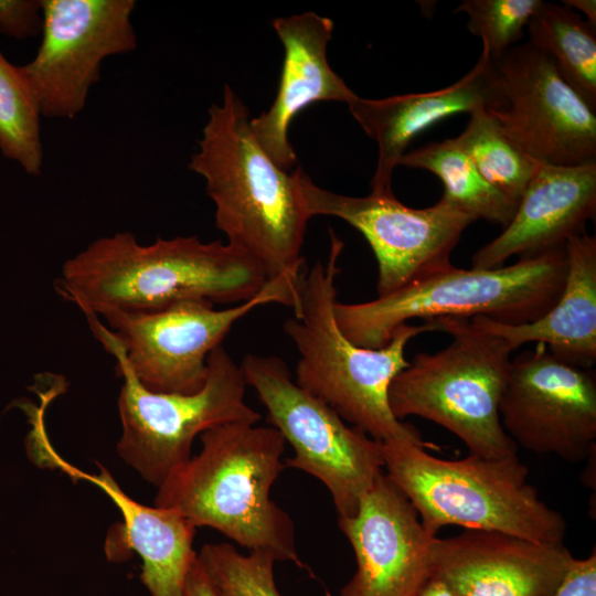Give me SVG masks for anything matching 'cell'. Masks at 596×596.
<instances>
[{
  "mask_svg": "<svg viewBox=\"0 0 596 596\" xmlns=\"http://www.w3.org/2000/svg\"><path fill=\"white\" fill-rule=\"evenodd\" d=\"M183 596H219L202 567L198 553L190 564L184 582Z\"/></svg>",
  "mask_w": 596,
  "mask_h": 596,
  "instance_id": "obj_30",
  "label": "cell"
},
{
  "mask_svg": "<svg viewBox=\"0 0 596 596\" xmlns=\"http://www.w3.org/2000/svg\"><path fill=\"white\" fill-rule=\"evenodd\" d=\"M42 39L21 71L42 117L72 119L100 79L105 58L137 47L134 0H41Z\"/></svg>",
  "mask_w": 596,
  "mask_h": 596,
  "instance_id": "obj_13",
  "label": "cell"
},
{
  "mask_svg": "<svg viewBox=\"0 0 596 596\" xmlns=\"http://www.w3.org/2000/svg\"><path fill=\"white\" fill-rule=\"evenodd\" d=\"M198 557L219 596H283L276 585V561L267 553H241L230 543L203 545Z\"/></svg>",
  "mask_w": 596,
  "mask_h": 596,
  "instance_id": "obj_26",
  "label": "cell"
},
{
  "mask_svg": "<svg viewBox=\"0 0 596 596\" xmlns=\"http://www.w3.org/2000/svg\"><path fill=\"white\" fill-rule=\"evenodd\" d=\"M517 446L576 462L596 445V374L555 358L544 345L511 360L499 404Z\"/></svg>",
  "mask_w": 596,
  "mask_h": 596,
  "instance_id": "obj_14",
  "label": "cell"
},
{
  "mask_svg": "<svg viewBox=\"0 0 596 596\" xmlns=\"http://www.w3.org/2000/svg\"><path fill=\"white\" fill-rule=\"evenodd\" d=\"M596 214V163H539L510 223L479 248L471 268L503 266L512 256L534 257L562 249Z\"/></svg>",
  "mask_w": 596,
  "mask_h": 596,
  "instance_id": "obj_17",
  "label": "cell"
},
{
  "mask_svg": "<svg viewBox=\"0 0 596 596\" xmlns=\"http://www.w3.org/2000/svg\"><path fill=\"white\" fill-rule=\"evenodd\" d=\"M385 475L416 510L425 531L436 536L446 525L493 531L540 543H563L564 517L547 505L528 481L517 455L437 458L427 448L383 443Z\"/></svg>",
  "mask_w": 596,
  "mask_h": 596,
  "instance_id": "obj_5",
  "label": "cell"
},
{
  "mask_svg": "<svg viewBox=\"0 0 596 596\" xmlns=\"http://www.w3.org/2000/svg\"><path fill=\"white\" fill-rule=\"evenodd\" d=\"M116 369L124 379L117 451L156 487L191 457L203 432L227 423L257 424L262 417L246 403L242 369L222 345L210 353L205 383L193 394L152 392L125 364L117 362Z\"/></svg>",
  "mask_w": 596,
  "mask_h": 596,
  "instance_id": "obj_10",
  "label": "cell"
},
{
  "mask_svg": "<svg viewBox=\"0 0 596 596\" xmlns=\"http://www.w3.org/2000/svg\"><path fill=\"white\" fill-rule=\"evenodd\" d=\"M563 4L576 11L578 14L583 13L588 22L596 25V1L595 0H564Z\"/></svg>",
  "mask_w": 596,
  "mask_h": 596,
  "instance_id": "obj_31",
  "label": "cell"
},
{
  "mask_svg": "<svg viewBox=\"0 0 596 596\" xmlns=\"http://www.w3.org/2000/svg\"><path fill=\"white\" fill-rule=\"evenodd\" d=\"M566 275L556 302L539 319L505 324L483 316L477 327L507 341L513 350L538 342L561 361L592 369L596 362V237L585 231L565 244Z\"/></svg>",
  "mask_w": 596,
  "mask_h": 596,
  "instance_id": "obj_21",
  "label": "cell"
},
{
  "mask_svg": "<svg viewBox=\"0 0 596 596\" xmlns=\"http://www.w3.org/2000/svg\"><path fill=\"white\" fill-rule=\"evenodd\" d=\"M41 118L21 67L0 52V151L31 175L43 167Z\"/></svg>",
  "mask_w": 596,
  "mask_h": 596,
  "instance_id": "obj_25",
  "label": "cell"
},
{
  "mask_svg": "<svg viewBox=\"0 0 596 596\" xmlns=\"http://www.w3.org/2000/svg\"><path fill=\"white\" fill-rule=\"evenodd\" d=\"M200 439L201 451L158 487L153 505L179 512L195 528L214 529L248 552L305 568L294 522L270 497L286 468L283 435L273 426L235 422Z\"/></svg>",
  "mask_w": 596,
  "mask_h": 596,
  "instance_id": "obj_4",
  "label": "cell"
},
{
  "mask_svg": "<svg viewBox=\"0 0 596 596\" xmlns=\"http://www.w3.org/2000/svg\"><path fill=\"white\" fill-rule=\"evenodd\" d=\"M542 0H464L455 12L468 17L467 28L482 41V50L498 60L519 44Z\"/></svg>",
  "mask_w": 596,
  "mask_h": 596,
  "instance_id": "obj_27",
  "label": "cell"
},
{
  "mask_svg": "<svg viewBox=\"0 0 596 596\" xmlns=\"http://www.w3.org/2000/svg\"><path fill=\"white\" fill-rule=\"evenodd\" d=\"M240 366L265 406L270 426L294 449V456L285 459L286 468L317 478L328 489L338 518L355 514L383 472V443L347 424L301 389L283 359L249 353Z\"/></svg>",
  "mask_w": 596,
  "mask_h": 596,
  "instance_id": "obj_9",
  "label": "cell"
},
{
  "mask_svg": "<svg viewBox=\"0 0 596 596\" xmlns=\"http://www.w3.org/2000/svg\"><path fill=\"white\" fill-rule=\"evenodd\" d=\"M267 283L263 269L227 243L177 236L142 245L131 232H120L68 258L56 290L87 317H98L155 311L185 299L237 305Z\"/></svg>",
  "mask_w": 596,
  "mask_h": 596,
  "instance_id": "obj_2",
  "label": "cell"
},
{
  "mask_svg": "<svg viewBox=\"0 0 596 596\" xmlns=\"http://www.w3.org/2000/svg\"><path fill=\"white\" fill-rule=\"evenodd\" d=\"M565 275V247L491 269L451 265L370 301H337L334 315L344 336L366 349L383 348L400 326L415 318L483 316L523 324L556 302Z\"/></svg>",
  "mask_w": 596,
  "mask_h": 596,
  "instance_id": "obj_6",
  "label": "cell"
},
{
  "mask_svg": "<svg viewBox=\"0 0 596 596\" xmlns=\"http://www.w3.org/2000/svg\"><path fill=\"white\" fill-rule=\"evenodd\" d=\"M398 166L427 170L444 184L441 198L469 215L505 227L513 217L518 202L491 185L454 138L430 142L405 152Z\"/></svg>",
  "mask_w": 596,
  "mask_h": 596,
  "instance_id": "obj_22",
  "label": "cell"
},
{
  "mask_svg": "<svg viewBox=\"0 0 596 596\" xmlns=\"http://www.w3.org/2000/svg\"><path fill=\"white\" fill-rule=\"evenodd\" d=\"M529 43L596 110V25L565 4L542 1L526 26Z\"/></svg>",
  "mask_w": 596,
  "mask_h": 596,
  "instance_id": "obj_23",
  "label": "cell"
},
{
  "mask_svg": "<svg viewBox=\"0 0 596 596\" xmlns=\"http://www.w3.org/2000/svg\"><path fill=\"white\" fill-rule=\"evenodd\" d=\"M496 97L488 111L503 134L539 163H596V110L529 42L493 60Z\"/></svg>",
  "mask_w": 596,
  "mask_h": 596,
  "instance_id": "obj_12",
  "label": "cell"
},
{
  "mask_svg": "<svg viewBox=\"0 0 596 596\" xmlns=\"http://www.w3.org/2000/svg\"><path fill=\"white\" fill-rule=\"evenodd\" d=\"M356 570L340 596H415L430 578L428 534L403 492L382 472L355 514L338 518Z\"/></svg>",
  "mask_w": 596,
  "mask_h": 596,
  "instance_id": "obj_15",
  "label": "cell"
},
{
  "mask_svg": "<svg viewBox=\"0 0 596 596\" xmlns=\"http://www.w3.org/2000/svg\"><path fill=\"white\" fill-rule=\"evenodd\" d=\"M454 140L491 185L519 203L539 162L509 139L486 109L470 114Z\"/></svg>",
  "mask_w": 596,
  "mask_h": 596,
  "instance_id": "obj_24",
  "label": "cell"
},
{
  "mask_svg": "<svg viewBox=\"0 0 596 596\" xmlns=\"http://www.w3.org/2000/svg\"><path fill=\"white\" fill-rule=\"evenodd\" d=\"M415 596H456L441 581L430 577Z\"/></svg>",
  "mask_w": 596,
  "mask_h": 596,
  "instance_id": "obj_32",
  "label": "cell"
},
{
  "mask_svg": "<svg viewBox=\"0 0 596 596\" xmlns=\"http://www.w3.org/2000/svg\"><path fill=\"white\" fill-rule=\"evenodd\" d=\"M494 97V63L483 50L475 66L447 87L380 99L356 95L347 104L349 111L377 145L371 192H393L392 173L411 141L419 132L456 114L488 110Z\"/></svg>",
  "mask_w": 596,
  "mask_h": 596,
  "instance_id": "obj_19",
  "label": "cell"
},
{
  "mask_svg": "<svg viewBox=\"0 0 596 596\" xmlns=\"http://www.w3.org/2000/svg\"><path fill=\"white\" fill-rule=\"evenodd\" d=\"M30 451L44 465L91 481L113 500L121 513L128 546L142 561L141 582L150 596H183L185 577L196 554L192 547L196 528L192 523L172 509L137 502L104 466L96 475L71 466L54 450L47 433L35 436Z\"/></svg>",
  "mask_w": 596,
  "mask_h": 596,
  "instance_id": "obj_20",
  "label": "cell"
},
{
  "mask_svg": "<svg viewBox=\"0 0 596 596\" xmlns=\"http://www.w3.org/2000/svg\"><path fill=\"white\" fill-rule=\"evenodd\" d=\"M329 236L327 260H317L302 274L294 315L284 322V331L299 354L295 381L343 421L379 441H407L433 448L416 428L393 415L389 389L409 363L405 358L408 342L418 334L439 331V327L435 320L418 326L404 323L380 349L362 348L350 341L334 315L338 260L344 243L332 230Z\"/></svg>",
  "mask_w": 596,
  "mask_h": 596,
  "instance_id": "obj_3",
  "label": "cell"
},
{
  "mask_svg": "<svg viewBox=\"0 0 596 596\" xmlns=\"http://www.w3.org/2000/svg\"><path fill=\"white\" fill-rule=\"evenodd\" d=\"M295 173L310 217L341 219L365 237L377 263V297L450 267L454 248L475 222L443 198L414 209L393 192L350 196L318 187L300 167Z\"/></svg>",
  "mask_w": 596,
  "mask_h": 596,
  "instance_id": "obj_11",
  "label": "cell"
},
{
  "mask_svg": "<svg viewBox=\"0 0 596 596\" xmlns=\"http://www.w3.org/2000/svg\"><path fill=\"white\" fill-rule=\"evenodd\" d=\"M575 561L564 542L493 531L434 536L429 546L430 577L456 596H553Z\"/></svg>",
  "mask_w": 596,
  "mask_h": 596,
  "instance_id": "obj_16",
  "label": "cell"
},
{
  "mask_svg": "<svg viewBox=\"0 0 596 596\" xmlns=\"http://www.w3.org/2000/svg\"><path fill=\"white\" fill-rule=\"evenodd\" d=\"M272 25L284 46L277 95L268 110L251 119L252 131L272 160L284 170L296 163L288 138L292 119L318 102L348 104L356 94L327 57L333 22L315 12L279 17Z\"/></svg>",
  "mask_w": 596,
  "mask_h": 596,
  "instance_id": "obj_18",
  "label": "cell"
},
{
  "mask_svg": "<svg viewBox=\"0 0 596 596\" xmlns=\"http://www.w3.org/2000/svg\"><path fill=\"white\" fill-rule=\"evenodd\" d=\"M432 320L453 341L436 353L416 354L395 376L389 389L393 415L400 421L412 415L429 419L460 438L472 455H517L499 414L512 349L470 319Z\"/></svg>",
  "mask_w": 596,
  "mask_h": 596,
  "instance_id": "obj_7",
  "label": "cell"
},
{
  "mask_svg": "<svg viewBox=\"0 0 596 596\" xmlns=\"http://www.w3.org/2000/svg\"><path fill=\"white\" fill-rule=\"evenodd\" d=\"M299 284L268 280L252 299L215 309L206 299H185L155 311H111L87 317L93 332L117 362L148 390L193 394L206 380L207 358L236 321L253 309L280 304L292 308Z\"/></svg>",
  "mask_w": 596,
  "mask_h": 596,
  "instance_id": "obj_8",
  "label": "cell"
},
{
  "mask_svg": "<svg viewBox=\"0 0 596 596\" xmlns=\"http://www.w3.org/2000/svg\"><path fill=\"white\" fill-rule=\"evenodd\" d=\"M42 29L41 0H0V33L25 40Z\"/></svg>",
  "mask_w": 596,
  "mask_h": 596,
  "instance_id": "obj_28",
  "label": "cell"
},
{
  "mask_svg": "<svg viewBox=\"0 0 596 596\" xmlns=\"http://www.w3.org/2000/svg\"><path fill=\"white\" fill-rule=\"evenodd\" d=\"M553 596H596L595 549L586 558H576Z\"/></svg>",
  "mask_w": 596,
  "mask_h": 596,
  "instance_id": "obj_29",
  "label": "cell"
},
{
  "mask_svg": "<svg viewBox=\"0 0 596 596\" xmlns=\"http://www.w3.org/2000/svg\"><path fill=\"white\" fill-rule=\"evenodd\" d=\"M189 168L205 180L215 225L227 244L255 262L268 280L299 283L311 217L296 173H288L263 150L247 107L227 84L222 102L209 109Z\"/></svg>",
  "mask_w": 596,
  "mask_h": 596,
  "instance_id": "obj_1",
  "label": "cell"
}]
</instances>
